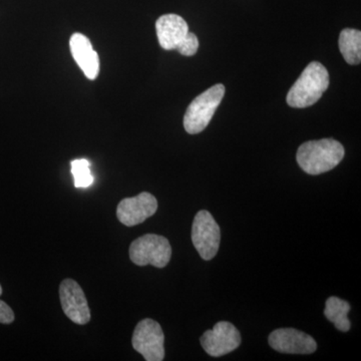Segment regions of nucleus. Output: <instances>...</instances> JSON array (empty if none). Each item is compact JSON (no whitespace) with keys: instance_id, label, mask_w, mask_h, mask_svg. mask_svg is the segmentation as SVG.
Returning <instances> with one entry per match:
<instances>
[{"instance_id":"obj_18","label":"nucleus","mask_w":361,"mask_h":361,"mask_svg":"<svg viewBox=\"0 0 361 361\" xmlns=\"http://www.w3.org/2000/svg\"><path fill=\"white\" fill-rule=\"evenodd\" d=\"M2 294V287L1 285H0V295Z\"/></svg>"},{"instance_id":"obj_14","label":"nucleus","mask_w":361,"mask_h":361,"mask_svg":"<svg viewBox=\"0 0 361 361\" xmlns=\"http://www.w3.org/2000/svg\"><path fill=\"white\" fill-rule=\"evenodd\" d=\"M350 305L338 297L332 296L327 299L325 304L324 315L329 322L336 325L337 329L342 332H348L350 329V322L348 314Z\"/></svg>"},{"instance_id":"obj_4","label":"nucleus","mask_w":361,"mask_h":361,"mask_svg":"<svg viewBox=\"0 0 361 361\" xmlns=\"http://www.w3.org/2000/svg\"><path fill=\"white\" fill-rule=\"evenodd\" d=\"M172 247L165 237L147 234L133 241L130 246V258L137 266L152 265L164 268L170 262Z\"/></svg>"},{"instance_id":"obj_11","label":"nucleus","mask_w":361,"mask_h":361,"mask_svg":"<svg viewBox=\"0 0 361 361\" xmlns=\"http://www.w3.org/2000/svg\"><path fill=\"white\" fill-rule=\"evenodd\" d=\"M157 37L161 49L178 51L189 33V26L184 18L177 14H165L156 23Z\"/></svg>"},{"instance_id":"obj_7","label":"nucleus","mask_w":361,"mask_h":361,"mask_svg":"<svg viewBox=\"0 0 361 361\" xmlns=\"http://www.w3.org/2000/svg\"><path fill=\"white\" fill-rule=\"evenodd\" d=\"M202 348L213 357L228 355L241 344L239 330L227 322H220L213 329L207 330L200 338Z\"/></svg>"},{"instance_id":"obj_10","label":"nucleus","mask_w":361,"mask_h":361,"mask_svg":"<svg viewBox=\"0 0 361 361\" xmlns=\"http://www.w3.org/2000/svg\"><path fill=\"white\" fill-rule=\"evenodd\" d=\"M268 341L274 350L288 355H311L317 349V343L313 337L294 329L274 330Z\"/></svg>"},{"instance_id":"obj_13","label":"nucleus","mask_w":361,"mask_h":361,"mask_svg":"<svg viewBox=\"0 0 361 361\" xmlns=\"http://www.w3.org/2000/svg\"><path fill=\"white\" fill-rule=\"evenodd\" d=\"M339 49L346 63L360 65L361 61V32L355 28H345L339 35Z\"/></svg>"},{"instance_id":"obj_1","label":"nucleus","mask_w":361,"mask_h":361,"mask_svg":"<svg viewBox=\"0 0 361 361\" xmlns=\"http://www.w3.org/2000/svg\"><path fill=\"white\" fill-rule=\"evenodd\" d=\"M344 157L343 146L334 139L304 142L297 151L299 167L310 175L329 172L338 165Z\"/></svg>"},{"instance_id":"obj_9","label":"nucleus","mask_w":361,"mask_h":361,"mask_svg":"<svg viewBox=\"0 0 361 361\" xmlns=\"http://www.w3.org/2000/svg\"><path fill=\"white\" fill-rule=\"evenodd\" d=\"M158 210V201L148 192L132 198L123 199L116 208V217L127 227L141 224Z\"/></svg>"},{"instance_id":"obj_16","label":"nucleus","mask_w":361,"mask_h":361,"mask_svg":"<svg viewBox=\"0 0 361 361\" xmlns=\"http://www.w3.org/2000/svg\"><path fill=\"white\" fill-rule=\"evenodd\" d=\"M199 49V39L194 33H188L186 40L183 42L177 51H179L182 56H192L197 54Z\"/></svg>"},{"instance_id":"obj_3","label":"nucleus","mask_w":361,"mask_h":361,"mask_svg":"<svg viewBox=\"0 0 361 361\" xmlns=\"http://www.w3.org/2000/svg\"><path fill=\"white\" fill-rule=\"evenodd\" d=\"M224 96V85L218 84L195 97L184 116V128L188 134H199L206 129Z\"/></svg>"},{"instance_id":"obj_2","label":"nucleus","mask_w":361,"mask_h":361,"mask_svg":"<svg viewBox=\"0 0 361 361\" xmlns=\"http://www.w3.org/2000/svg\"><path fill=\"white\" fill-rule=\"evenodd\" d=\"M329 87V75L325 66L312 61L306 66L287 94V104L292 108L304 109L322 99Z\"/></svg>"},{"instance_id":"obj_17","label":"nucleus","mask_w":361,"mask_h":361,"mask_svg":"<svg viewBox=\"0 0 361 361\" xmlns=\"http://www.w3.org/2000/svg\"><path fill=\"white\" fill-rule=\"evenodd\" d=\"M14 322L13 310L4 301L0 300V323L11 324Z\"/></svg>"},{"instance_id":"obj_15","label":"nucleus","mask_w":361,"mask_h":361,"mask_svg":"<svg viewBox=\"0 0 361 361\" xmlns=\"http://www.w3.org/2000/svg\"><path fill=\"white\" fill-rule=\"evenodd\" d=\"M71 173L75 178V186L87 188L94 183V176L90 173V161L80 159L71 161Z\"/></svg>"},{"instance_id":"obj_12","label":"nucleus","mask_w":361,"mask_h":361,"mask_svg":"<svg viewBox=\"0 0 361 361\" xmlns=\"http://www.w3.org/2000/svg\"><path fill=\"white\" fill-rule=\"evenodd\" d=\"M70 47L73 58L84 71L85 77L96 80L99 73V58L90 40L82 33H73L70 39Z\"/></svg>"},{"instance_id":"obj_5","label":"nucleus","mask_w":361,"mask_h":361,"mask_svg":"<svg viewBox=\"0 0 361 361\" xmlns=\"http://www.w3.org/2000/svg\"><path fill=\"white\" fill-rule=\"evenodd\" d=\"M165 336L161 325L155 320L142 319L135 326L132 344L135 351L147 361H161L165 358Z\"/></svg>"},{"instance_id":"obj_6","label":"nucleus","mask_w":361,"mask_h":361,"mask_svg":"<svg viewBox=\"0 0 361 361\" xmlns=\"http://www.w3.org/2000/svg\"><path fill=\"white\" fill-rule=\"evenodd\" d=\"M220 241V227L213 216L208 211H199L192 226V242L202 259L209 261L215 257Z\"/></svg>"},{"instance_id":"obj_8","label":"nucleus","mask_w":361,"mask_h":361,"mask_svg":"<svg viewBox=\"0 0 361 361\" xmlns=\"http://www.w3.org/2000/svg\"><path fill=\"white\" fill-rule=\"evenodd\" d=\"M59 298L66 317L75 324L85 325L90 322V310L87 297L75 280H63L59 286Z\"/></svg>"}]
</instances>
